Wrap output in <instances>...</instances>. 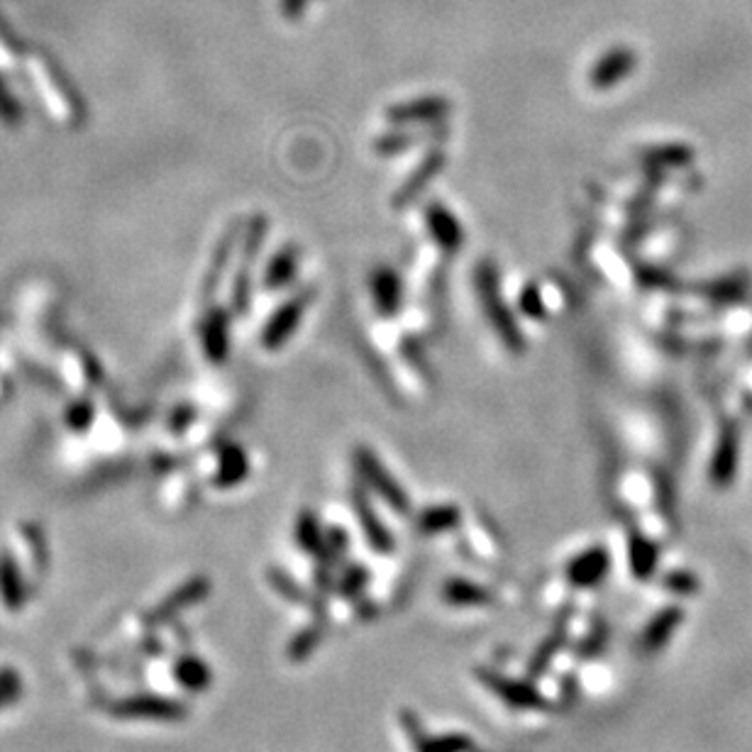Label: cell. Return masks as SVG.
<instances>
[{"instance_id": "cell-1", "label": "cell", "mask_w": 752, "mask_h": 752, "mask_svg": "<svg viewBox=\"0 0 752 752\" xmlns=\"http://www.w3.org/2000/svg\"><path fill=\"white\" fill-rule=\"evenodd\" d=\"M474 286H477L481 311H484L486 320L494 328V333L499 335L501 345L506 347L513 355H521L525 350V337L521 333V325L516 323V318L511 315V308L506 306L501 293V281H499V269L484 259L479 262V267L474 269Z\"/></svg>"}, {"instance_id": "cell-2", "label": "cell", "mask_w": 752, "mask_h": 752, "mask_svg": "<svg viewBox=\"0 0 752 752\" xmlns=\"http://www.w3.org/2000/svg\"><path fill=\"white\" fill-rule=\"evenodd\" d=\"M352 462H355L357 477L364 481L369 491H374L386 506L394 508L396 513L401 516H408L411 513V499H408L406 489L401 486V481H396L391 477V472L386 469V464L374 455L369 447L357 445L355 452H352Z\"/></svg>"}, {"instance_id": "cell-3", "label": "cell", "mask_w": 752, "mask_h": 752, "mask_svg": "<svg viewBox=\"0 0 752 752\" xmlns=\"http://www.w3.org/2000/svg\"><path fill=\"white\" fill-rule=\"evenodd\" d=\"M105 709L110 716L127 718V721H184L188 716L186 704L157 694L125 696V699L110 701Z\"/></svg>"}, {"instance_id": "cell-4", "label": "cell", "mask_w": 752, "mask_h": 752, "mask_svg": "<svg viewBox=\"0 0 752 752\" xmlns=\"http://www.w3.org/2000/svg\"><path fill=\"white\" fill-rule=\"evenodd\" d=\"M479 677V682L484 684L491 694H496L503 704H508L511 709H521V711H547L550 704L538 689L533 687L530 682H521V679H511L506 674H499L496 669L489 667H479L474 672Z\"/></svg>"}, {"instance_id": "cell-5", "label": "cell", "mask_w": 752, "mask_h": 752, "mask_svg": "<svg viewBox=\"0 0 752 752\" xmlns=\"http://www.w3.org/2000/svg\"><path fill=\"white\" fill-rule=\"evenodd\" d=\"M452 113L450 98L445 96H425L413 98L408 103L391 105L386 110V120L396 127H418V125H435L445 123Z\"/></svg>"}, {"instance_id": "cell-6", "label": "cell", "mask_w": 752, "mask_h": 752, "mask_svg": "<svg viewBox=\"0 0 752 752\" xmlns=\"http://www.w3.org/2000/svg\"><path fill=\"white\" fill-rule=\"evenodd\" d=\"M210 594V582L206 577H193L186 584H181L179 589H174L167 599L162 601L152 613H147L145 623L149 628H159L164 623L176 621L181 613H186L188 608L201 604L203 599H208Z\"/></svg>"}, {"instance_id": "cell-7", "label": "cell", "mask_w": 752, "mask_h": 752, "mask_svg": "<svg viewBox=\"0 0 752 752\" xmlns=\"http://www.w3.org/2000/svg\"><path fill=\"white\" fill-rule=\"evenodd\" d=\"M313 296H315V289L313 286H308V289L298 291L296 296L289 298V301H286L284 306L274 313V318L269 320L267 330H264V337H262L264 345H267L269 350L281 347L293 333H296L298 323L303 320V313H306L308 306L313 303Z\"/></svg>"}, {"instance_id": "cell-8", "label": "cell", "mask_w": 752, "mask_h": 752, "mask_svg": "<svg viewBox=\"0 0 752 752\" xmlns=\"http://www.w3.org/2000/svg\"><path fill=\"white\" fill-rule=\"evenodd\" d=\"M425 228L445 254H457L464 247V228L457 215L440 201H430L425 208Z\"/></svg>"}, {"instance_id": "cell-9", "label": "cell", "mask_w": 752, "mask_h": 752, "mask_svg": "<svg viewBox=\"0 0 752 752\" xmlns=\"http://www.w3.org/2000/svg\"><path fill=\"white\" fill-rule=\"evenodd\" d=\"M445 164H447V154L442 152L440 147L430 149V152L423 157V162L411 171V176H408V179L396 188L394 208L411 206L420 193L433 184L435 179H438V176L442 174V169H445Z\"/></svg>"}, {"instance_id": "cell-10", "label": "cell", "mask_w": 752, "mask_h": 752, "mask_svg": "<svg viewBox=\"0 0 752 752\" xmlns=\"http://www.w3.org/2000/svg\"><path fill=\"white\" fill-rule=\"evenodd\" d=\"M352 508H355L357 521L359 525H362V533H364V538H367V543L372 545V550L379 552V555H391L396 545L394 535L389 533L386 523L381 521L379 513L374 511L367 491L359 489V486L352 489Z\"/></svg>"}, {"instance_id": "cell-11", "label": "cell", "mask_w": 752, "mask_h": 752, "mask_svg": "<svg viewBox=\"0 0 752 752\" xmlns=\"http://www.w3.org/2000/svg\"><path fill=\"white\" fill-rule=\"evenodd\" d=\"M611 569V555L604 545L586 547L577 557L567 562V582L577 589H591L601 584Z\"/></svg>"}, {"instance_id": "cell-12", "label": "cell", "mask_w": 752, "mask_h": 752, "mask_svg": "<svg viewBox=\"0 0 752 752\" xmlns=\"http://www.w3.org/2000/svg\"><path fill=\"white\" fill-rule=\"evenodd\" d=\"M347 547H350V538H347V530L342 525H333V528L325 533V545L318 552V564H315V591L320 596L328 599L330 586H333V572L335 567L345 560Z\"/></svg>"}, {"instance_id": "cell-13", "label": "cell", "mask_w": 752, "mask_h": 752, "mask_svg": "<svg viewBox=\"0 0 752 752\" xmlns=\"http://www.w3.org/2000/svg\"><path fill=\"white\" fill-rule=\"evenodd\" d=\"M635 69V54L628 49H613L606 57L599 59V64L591 69L589 84L596 91H608V88L618 86L623 79Z\"/></svg>"}, {"instance_id": "cell-14", "label": "cell", "mask_w": 752, "mask_h": 752, "mask_svg": "<svg viewBox=\"0 0 752 752\" xmlns=\"http://www.w3.org/2000/svg\"><path fill=\"white\" fill-rule=\"evenodd\" d=\"M369 289H372L376 311L384 315V318L396 315L403 301V284H401V276H398L394 269L391 267L374 269L372 279H369Z\"/></svg>"}, {"instance_id": "cell-15", "label": "cell", "mask_w": 752, "mask_h": 752, "mask_svg": "<svg viewBox=\"0 0 752 752\" xmlns=\"http://www.w3.org/2000/svg\"><path fill=\"white\" fill-rule=\"evenodd\" d=\"M0 601H3L5 611L13 613L22 611L27 601H30V589H27L25 579H22L18 562L8 552L0 555Z\"/></svg>"}, {"instance_id": "cell-16", "label": "cell", "mask_w": 752, "mask_h": 752, "mask_svg": "<svg viewBox=\"0 0 752 752\" xmlns=\"http://www.w3.org/2000/svg\"><path fill=\"white\" fill-rule=\"evenodd\" d=\"M684 611L679 606H665L650 618V623L643 630V650L660 652L669 643L677 628L682 626Z\"/></svg>"}, {"instance_id": "cell-17", "label": "cell", "mask_w": 752, "mask_h": 752, "mask_svg": "<svg viewBox=\"0 0 752 752\" xmlns=\"http://www.w3.org/2000/svg\"><path fill=\"white\" fill-rule=\"evenodd\" d=\"M447 125L445 123H435V125H420V130H411V127H398V130L389 132V135L379 137L374 142V152L384 154V157H391V154L406 152L418 142H423V137H435V135H447Z\"/></svg>"}, {"instance_id": "cell-18", "label": "cell", "mask_w": 752, "mask_h": 752, "mask_svg": "<svg viewBox=\"0 0 752 752\" xmlns=\"http://www.w3.org/2000/svg\"><path fill=\"white\" fill-rule=\"evenodd\" d=\"M267 579H269V584L274 586V591L281 596V599L291 601V604L315 606L313 611H315V618H318V621H325V618H328V601L311 599V594H308V591L303 589V586L298 584L289 572H284V569H279V567H272L267 572Z\"/></svg>"}, {"instance_id": "cell-19", "label": "cell", "mask_w": 752, "mask_h": 752, "mask_svg": "<svg viewBox=\"0 0 752 752\" xmlns=\"http://www.w3.org/2000/svg\"><path fill=\"white\" fill-rule=\"evenodd\" d=\"M174 679L179 687H184L191 694H203L213 684V672H210L208 662L198 655H181L174 662Z\"/></svg>"}, {"instance_id": "cell-20", "label": "cell", "mask_w": 752, "mask_h": 752, "mask_svg": "<svg viewBox=\"0 0 752 752\" xmlns=\"http://www.w3.org/2000/svg\"><path fill=\"white\" fill-rule=\"evenodd\" d=\"M442 599L450 606H486L494 601V594L484 584L472 582V579L452 577L442 586Z\"/></svg>"}, {"instance_id": "cell-21", "label": "cell", "mask_w": 752, "mask_h": 752, "mask_svg": "<svg viewBox=\"0 0 752 752\" xmlns=\"http://www.w3.org/2000/svg\"><path fill=\"white\" fill-rule=\"evenodd\" d=\"M460 521H462L460 506L442 503V506L423 508L416 518V528L423 535H442V533H450L452 528H457Z\"/></svg>"}, {"instance_id": "cell-22", "label": "cell", "mask_w": 752, "mask_h": 752, "mask_svg": "<svg viewBox=\"0 0 752 752\" xmlns=\"http://www.w3.org/2000/svg\"><path fill=\"white\" fill-rule=\"evenodd\" d=\"M628 562H630V572H633L635 579L645 582L655 574L657 562H660V552H657V545L652 540L643 538V535H630L628 540Z\"/></svg>"}, {"instance_id": "cell-23", "label": "cell", "mask_w": 752, "mask_h": 752, "mask_svg": "<svg viewBox=\"0 0 752 752\" xmlns=\"http://www.w3.org/2000/svg\"><path fill=\"white\" fill-rule=\"evenodd\" d=\"M325 533H328V530H323V523H320V518L315 516V511H311V508L298 513L293 538H296V545L301 547L306 555H318V552L323 550Z\"/></svg>"}, {"instance_id": "cell-24", "label": "cell", "mask_w": 752, "mask_h": 752, "mask_svg": "<svg viewBox=\"0 0 752 752\" xmlns=\"http://www.w3.org/2000/svg\"><path fill=\"white\" fill-rule=\"evenodd\" d=\"M564 643H567V628L560 626L557 630H552L543 643H540V648H535L533 657L528 660V677L530 679L543 677V674L547 672V667L552 665V660L560 655Z\"/></svg>"}, {"instance_id": "cell-25", "label": "cell", "mask_w": 752, "mask_h": 752, "mask_svg": "<svg viewBox=\"0 0 752 752\" xmlns=\"http://www.w3.org/2000/svg\"><path fill=\"white\" fill-rule=\"evenodd\" d=\"M298 272V252L293 247H284L281 252H276L267 269V289H284L293 281V276Z\"/></svg>"}, {"instance_id": "cell-26", "label": "cell", "mask_w": 752, "mask_h": 752, "mask_svg": "<svg viewBox=\"0 0 752 752\" xmlns=\"http://www.w3.org/2000/svg\"><path fill=\"white\" fill-rule=\"evenodd\" d=\"M323 633H325V621H318V618H315V621L308 628L298 630V633L293 635L291 643H289L291 660L293 662L308 660V657H311L315 652V648L320 645V640H323Z\"/></svg>"}, {"instance_id": "cell-27", "label": "cell", "mask_w": 752, "mask_h": 752, "mask_svg": "<svg viewBox=\"0 0 752 752\" xmlns=\"http://www.w3.org/2000/svg\"><path fill=\"white\" fill-rule=\"evenodd\" d=\"M367 584H369L367 564H350V567L340 574V579H337V594H340L342 599L355 601L364 594Z\"/></svg>"}, {"instance_id": "cell-28", "label": "cell", "mask_w": 752, "mask_h": 752, "mask_svg": "<svg viewBox=\"0 0 752 752\" xmlns=\"http://www.w3.org/2000/svg\"><path fill=\"white\" fill-rule=\"evenodd\" d=\"M401 723H403V728H406L408 738H411V743H413V748H416V752H440L438 738H433V735L425 733L423 723H420V718L416 716V713L403 711Z\"/></svg>"}, {"instance_id": "cell-29", "label": "cell", "mask_w": 752, "mask_h": 752, "mask_svg": "<svg viewBox=\"0 0 752 752\" xmlns=\"http://www.w3.org/2000/svg\"><path fill=\"white\" fill-rule=\"evenodd\" d=\"M22 696V677L18 669L0 667V711L13 706Z\"/></svg>"}, {"instance_id": "cell-30", "label": "cell", "mask_w": 752, "mask_h": 752, "mask_svg": "<svg viewBox=\"0 0 752 752\" xmlns=\"http://www.w3.org/2000/svg\"><path fill=\"white\" fill-rule=\"evenodd\" d=\"M518 308H521V313L530 320H545L547 318V306L543 301V293H540V289L535 284H528L521 291V298H518Z\"/></svg>"}, {"instance_id": "cell-31", "label": "cell", "mask_w": 752, "mask_h": 752, "mask_svg": "<svg viewBox=\"0 0 752 752\" xmlns=\"http://www.w3.org/2000/svg\"><path fill=\"white\" fill-rule=\"evenodd\" d=\"M665 589L677 596H691L699 591V579H696L691 572L677 569V572H669L665 577Z\"/></svg>"}, {"instance_id": "cell-32", "label": "cell", "mask_w": 752, "mask_h": 752, "mask_svg": "<svg viewBox=\"0 0 752 752\" xmlns=\"http://www.w3.org/2000/svg\"><path fill=\"white\" fill-rule=\"evenodd\" d=\"M606 640H608V626H606L604 621H601L599 626L591 630L589 638H586L584 643H582V648H579V657H594V655H599V652L604 650Z\"/></svg>"}, {"instance_id": "cell-33", "label": "cell", "mask_w": 752, "mask_h": 752, "mask_svg": "<svg viewBox=\"0 0 752 752\" xmlns=\"http://www.w3.org/2000/svg\"><path fill=\"white\" fill-rule=\"evenodd\" d=\"M245 477H247V464H245V457H242V455H235L228 464H225L223 472H220L218 484L232 486V484H237V481H242Z\"/></svg>"}, {"instance_id": "cell-34", "label": "cell", "mask_w": 752, "mask_h": 752, "mask_svg": "<svg viewBox=\"0 0 752 752\" xmlns=\"http://www.w3.org/2000/svg\"><path fill=\"white\" fill-rule=\"evenodd\" d=\"M648 162H662V164H682L687 152L682 147H652L645 152Z\"/></svg>"}, {"instance_id": "cell-35", "label": "cell", "mask_w": 752, "mask_h": 752, "mask_svg": "<svg viewBox=\"0 0 752 752\" xmlns=\"http://www.w3.org/2000/svg\"><path fill=\"white\" fill-rule=\"evenodd\" d=\"M438 745H440V752H469V750H472V740H469L467 735H460V733L440 735Z\"/></svg>"}]
</instances>
